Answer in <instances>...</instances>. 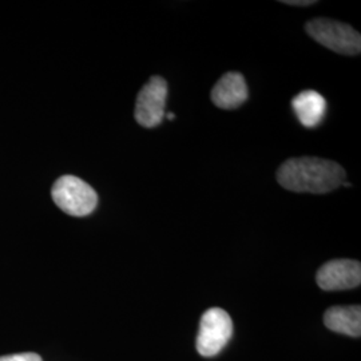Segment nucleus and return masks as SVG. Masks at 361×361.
Listing matches in <instances>:
<instances>
[{
	"label": "nucleus",
	"instance_id": "1",
	"mask_svg": "<svg viewBox=\"0 0 361 361\" xmlns=\"http://www.w3.org/2000/svg\"><path fill=\"white\" fill-rule=\"evenodd\" d=\"M277 182L295 193H329L345 182V170L323 158H290L277 170Z\"/></svg>",
	"mask_w": 361,
	"mask_h": 361
},
{
	"label": "nucleus",
	"instance_id": "2",
	"mask_svg": "<svg viewBox=\"0 0 361 361\" xmlns=\"http://www.w3.org/2000/svg\"><path fill=\"white\" fill-rule=\"evenodd\" d=\"M56 207L73 217H86L98 205V194L89 183L75 176H62L52 186Z\"/></svg>",
	"mask_w": 361,
	"mask_h": 361
},
{
	"label": "nucleus",
	"instance_id": "3",
	"mask_svg": "<svg viewBox=\"0 0 361 361\" xmlns=\"http://www.w3.org/2000/svg\"><path fill=\"white\" fill-rule=\"evenodd\" d=\"M305 31L310 34V38L331 51L350 56L359 55L361 52L360 34L345 23L317 18L307 23Z\"/></svg>",
	"mask_w": 361,
	"mask_h": 361
},
{
	"label": "nucleus",
	"instance_id": "4",
	"mask_svg": "<svg viewBox=\"0 0 361 361\" xmlns=\"http://www.w3.org/2000/svg\"><path fill=\"white\" fill-rule=\"evenodd\" d=\"M233 334V323L229 313L221 308L207 310L200 323L197 336V350L204 357L219 355L228 344Z\"/></svg>",
	"mask_w": 361,
	"mask_h": 361
},
{
	"label": "nucleus",
	"instance_id": "5",
	"mask_svg": "<svg viewBox=\"0 0 361 361\" xmlns=\"http://www.w3.org/2000/svg\"><path fill=\"white\" fill-rule=\"evenodd\" d=\"M168 97V83L164 78L152 77L143 86L135 104V121L147 129L162 123Z\"/></svg>",
	"mask_w": 361,
	"mask_h": 361
},
{
	"label": "nucleus",
	"instance_id": "6",
	"mask_svg": "<svg viewBox=\"0 0 361 361\" xmlns=\"http://www.w3.org/2000/svg\"><path fill=\"white\" fill-rule=\"evenodd\" d=\"M317 285L323 290H345L359 286L361 265L355 259H332L324 264L316 274Z\"/></svg>",
	"mask_w": 361,
	"mask_h": 361
},
{
	"label": "nucleus",
	"instance_id": "7",
	"mask_svg": "<svg viewBox=\"0 0 361 361\" xmlns=\"http://www.w3.org/2000/svg\"><path fill=\"white\" fill-rule=\"evenodd\" d=\"M249 97L245 78L243 74L231 71L221 77L212 90V101L219 109L234 110L245 104Z\"/></svg>",
	"mask_w": 361,
	"mask_h": 361
},
{
	"label": "nucleus",
	"instance_id": "8",
	"mask_svg": "<svg viewBox=\"0 0 361 361\" xmlns=\"http://www.w3.org/2000/svg\"><path fill=\"white\" fill-rule=\"evenodd\" d=\"M292 107L302 126L314 128L322 123L324 119L326 111V101L317 91H301L292 99Z\"/></svg>",
	"mask_w": 361,
	"mask_h": 361
},
{
	"label": "nucleus",
	"instance_id": "9",
	"mask_svg": "<svg viewBox=\"0 0 361 361\" xmlns=\"http://www.w3.org/2000/svg\"><path fill=\"white\" fill-rule=\"evenodd\" d=\"M324 324L337 334L360 337L361 308L359 305L332 307L325 312Z\"/></svg>",
	"mask_w": 361,
	"mask_h": 361
},
{
	"label": "nucleus",
	"instance_id": "10",
	"mask_svg": "<svg viewBox=\"0 0 361 361\" xmlns=\"http://www.w3.org/2000/svg\"><path fill=\"white\" fill-rule=\"evenodd\" d=\"M0 361H43L37 353H18L0 357Z\"/></svg>",
	"mask_w": 361,
	"mask_h": 361
},
{
	"label": "nucleus",
	"instance_id": "11",
	"mask_svg": "<svg viewBox=\"0 0 361 361\" xmlns=\"http://www.w3.org/2000/svg\"><path fill=\"white\" fill-rule=\"evenodd\" d=\"M283 3L284 4H289V6H297V7H308V6H312V4H316V1L314 0H300V1H296V0H283Z\"/></svg>",
	"mask_w": 361,
	"mask_h": 361
},
{
	"label": "nucleus",
	"instance_id": "12",
	"mask_svg": "<svg viewBox=\"0 0 361 361\" xmlns=\"http://www.w3.org/2000/svg\"><path fill=\"white\" fill-rule=\"evenodd\" d=\"M165 116L168 118L169 121H173V119H176V116H174V114H171V113H166Z\"/></svg>",
	"mask_w": 361,
	"mask_h": 361
},
{
	"label": "nucleus",
	"instance_id": "13",
	"mask_svg": "<svg viewBox=\"0 0 361 361\" xmlns=\"http://www.w3.org/2000/svg\"><path fill=\"white\" fill-rule=\"evenodd\" d=\"M343 185H344V186H347V188H350V186H352V183H349V182H344Z\"/></svg>",
	"mask_w": 361,
	"mask_h": 361
}]
</instances>
